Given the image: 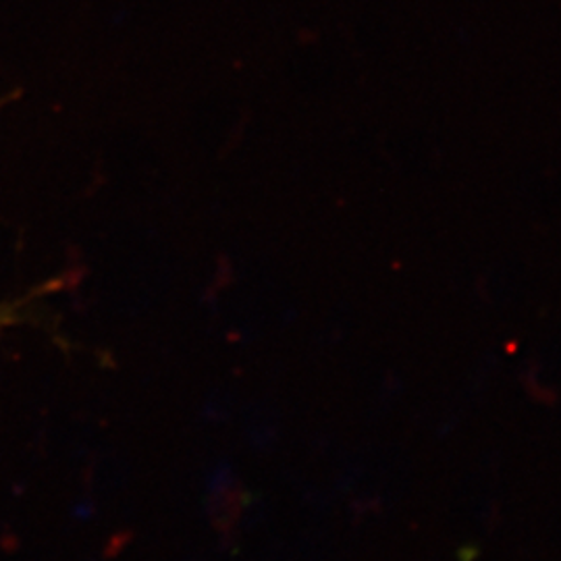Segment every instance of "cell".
Listing matches in <instances>:
<instances>
[{
  "label": "cell",
  "instance_id": "1",
  "mask_svg": "<svg viewBox=\"0 0 561 561\" xmlns=\"http://www.w3.org/2000/svg\"><path fill=\"white\" fill-rule=\"evenodd\" d=\"M7 321H9V314H0V324H4Z\"/></svg>",
  "mask_w": 561,
  "mask_h": 561
}]
</instances>
